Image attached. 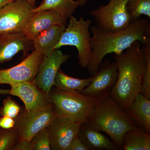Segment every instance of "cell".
Returning <instances> with one entry per match:
<instances>
[{
  "label": "cell",
  "mask_w": 150,
  "mask_h": 150,
  "mask_svg": "<svg viewBox=\"0 0 150 150\" xmlns=\"http://www.w3.org/2000/svg\"><path fill=\"white\" fill-rule=\"evenodd\" d=\"M91 56L86 69L91 76L97 71L105 56L113 53L118 54L139 41L144 45L150 42V22L147 19L132 20L127 27L115 31L100 29L96 25L90 28Z\"/></svg>",
  "instance_id": "1"
},
{
  "label": "cell",
  "mask_w": 150,
  "mask_h": 150,
  "mask_svg": "<svg viewBox=\"0 0 150 150\" xmlns=\"http://www.w3.org/2000/svg\"><path fill=\"white\" fill-rule=\"evenodd\" d=\"M114 54L118 77L110 94L126 110L142 93L146 64L144 53L140 42L136 41L121 54Z\"/></svg>",
  "instance_id": "2"
},
{
  "label": "cell",
  "mask_w": 150,
  "mask_h": 150,
  "mask_svg": "<svg viewBox=\"0 0 150 150\" xmlns=\"http://www.w3.org/2000/svg\"><path fill=\"white\" fill-rule=\"evenodd\" d=\"M86 123L107 134L119 146H123L126 132L137 128L126 110L118 105L110 93L98 98Z\"/></svg>",
  "instance_id": "3"
},
{
  "label": "cell",
  "mask_w": 150,
  "mask_h": 150,
  "mask_svg": "<svg viewBox=\"0 0 150 150\" xmlns=\"http://www.w3.org/2000/svg\"><path fill=\"white\" fill-rule=\"evenodd\" d=\"M49 96L58 117L81 124L86 123L97 101L81 92H66L57 88L51 90Z\"/></svg>",
  "instance_id": "4"
},
{
  "label": "cell",
  "mask_w": 150,
  "mask_h": 150,
  "mask_svg": "<svg viewBox=\"0 0 150 150\" xmlns=\"http://www.w3.org/2000/svg\"><path fill=\"white\" fill-rule=\"evenodd\" d=\"M67 28H65L55 50L64 46H74L77 49L79 64L87 68L91 56V20H85L81 16L79 20L71 16L69 18Z\"/></svg>",
  "instance_id": "5"
},
{
  "label": "cell",
  "mask_w": 150,
  "mask_h": 150,
  "mask_svg": "<svg viewBox=\"0 0 150 150\" xmlns=\"http://www.w3.org/2000/svg\"><path fill=\"white\" fill-rule=\"evenodd\" d=\"M129 0H110L105 6L90 11L97 23V26L102 30L115 31L126 28L132 20L127 10Z\"/></svg>",
  "instance_id": "6"
},
{
  "label": "cell",
  "mask_w": 150,
  "mask_h": 150,
  "mask_svg": "<svg viewBox=\"0 0 150 150\" xmlns=\"http://www.w3.org/2000/svg\"><path fill=\"white\" fill-rule=\"evenodd\" d=\"M57 117L53 105L38 110H25L15 118L18 140L30 141L33 137L47 128Z\"/></svg>",
  "instance_id": "7"
},
{
  "label": "cell",
  "mask_w": 150,
  "mask_h": 150,
  "mask_svg": "<svg viewBox=\"0 0 150 150\" xmlns=\"http://www.w3.org/2000/svg\"><path fill=\"white\" fill-rule=\"evenodd\" d=\"M34 8L28 0H13L0 8V33H22Z\"/></svg>",
  "instance_id": "8"
},
{
  "label": "cell",
  "mask_w": 150,
  "mask_h": 150,
  "mask_svg": "<svg viewBox=\"0 0 150 150\" xmlns=\"http://www.w3.org/2000/svg\"><path fill=\"white\" fill-rule=\"evenodd\" d=\"M43 56L33 50L21 63L8 69L0 70V84L12 86L34 82Z\"/></svg>",
  "instance_id": "9"
},
{
  "label": "cell",
  "mask_w": 150,
  "mask_h": 150,
  "mask_svg": "<svg viewBox=\"0 0 150 150\" xmlns=\"http://www.w3.org/2000/svg\"><path fill=\"white\" fill-rule=\"evenodd\" d=\"M117 77L116 63L106 60L101 62L97 71L92 76L90 83L81 93L98 99L110 93Z\"/></svg>",
  "instance_id": "10"
},
{
  "label": "cell",
  "mask_w": 150,
  "mask_h": 150,
  "mask_svg": "<svg viewBox=\"0 0 150 150\" xmlns=\"http://www.w3.org/2000/svg\"><path fill=\"white\" fill-rule=\"evenodd\" d=\"M81 125L67 118L56 117L46 128L51 150H69L73 140L79 137Z\"/></svg>",
  "instance_id": "11"
},
{
  "label": "cell",
  "mask_w": 150,
  "mask_h": 150,
  "mask_svg": "<svg viewBox=\"0 0 150 150\" xmlns=\"http://www.w3.org/2000/svg\"><path fill=\"white\" fill-rule=\"evenodd\" d=\"M69 57V55L64 54L59 49L54 50L49 56H43L34 81L35 84L50 94L58 71Z\"/></svg>",
  "instance_id": "12"
},
{
  "label": "cell",
  "mask_w": 150,
  "mask_h": 150,
  "mask_svg": "<svg viewBox=\"0 0 150 150\" xmlns=\"http://www.w3.org/2000/svg\"><path fill=\"white\" fill-rule=\"evenodd\" d=\"M11 86L10 95L21 100L27 111L41 109L53 105L49 95L39 88L34 82L21 83Z\"/></svg>",
  "instance_id": "13"
},
{
  "label": "cell",
  "mask_w": 150,
  "mask_h": 150,
  "mask_svg": "<svg viewBox=\"0 0 150 150\" xmlns=\"http://www.w3.org/2000/svg\"><path fill=\"white\" fill-rule=\"evenodd\" d=\"M67 19L53 10L34 13L25 27L23 33L31 40L40 33L55 25L66 26Z\"/></svg>",
  "instance_id": "14"
},
{
  "label": "cell",
  "mask_w": 150,
  "mask_h": 150,
  "mask_svg": "<svg viewBox=\"0 0 150 150\" xmlns=\"http://www.w3.org/2000/svg\"><path fill=\"white\" fill-rule=\"evenodd\" d=\"M33 47L32 41L23 33H0V64L10 61L20 51L26 55Z\"/></svg>",
  "instance_id": "15"
},
{
  "label": "cell",
  "mask_w": 150,
  "mask_h": 150,
  "mask_svg": "<svg viewBox=\"0 0 150 150\" xmlns=\"http://www.w3.org/2000/svg\"><path fill=\"white\" fill-rule=\"evenodd\" d=\"M65 28L64 25H55L40 33L32 40L34 50L44 56H49L55 50Z\"/></svg>",
  "instance_id": "16"
},
{
  "label": "cell",
  "mask_w": 150,
  "mask_h": 150,
  "mask_svg": "<svg viewBox=\"0 0 150 150\" xmlns=\"http://www.w3.org/2000/svg\"><path fill=\"white\" fill-rule=\"evenodd\" d=\"M79 137L91 149H117L118 146L112 140L86 123L81 126Z\"/></svg>",
  "instance_id": "17"
},
{
  "label": "cell",
  "mask_w": 150,
  "mask_h": 150,
  "mask_svg": "<svg viewBox=\"0 0 150 150\" xmlns=\"http://www.w3.org/2000/svg\"><path fill=\"white\" fill-rule=\"evenodd\" d=\"M126 111L139 126L144 128L147 133H150V98L142 93L139 94Z\"/></svg>",
  "instance_id": "18"
},
{
  "label": "cell",
  "mask_w": 150,
  "mask_h": 150,
  "mask_svg": "<svg viewBox=\"0 0 150 150\" xmlns=\"http://www.w3.org/2000/svg\"><path fill=\"white\" fill-rule=\"evenodd\" d=\"M87 0H43L40 5L34 8L33 13L45 10H53L59 13L64 18L69 19L80 6H84Z\"/></svg>",
  "instance_id": "19"
},
{
  "label": "cell",
  "mask_w": 150,
  "mask_h": 150,
  "mask_svg": "<svg viewBox=\"0 0 150 150\" xmlns=\"http://www.w3.org/2000/svg\"><path fill=\"white\" fill-rule=\"evenodd\" d=\"M91 78L79 79L69 76L59 69L56 74L54 86L62 91L69 93H81L90 83Z\"/></svg>",
  "instance_id": "20"
},
{
  "label": "cell",
  "mask_w": 150,
  "mask_h": 150,
  "mask_svg": "<svg viewBox=\"0 0 150 150\" xmlns=\"http://www.w3.org/2000/svg\"><path fill=\"white\" fill-rule=\"evenodd\" d=\"M125 150H150V136L137 128L127 131L123 139Z\"/></svg>",
  "instance_id": "21"
},
{
  "label": "cell",
  "mask_w": 150,
  "mask_h": 150,
  "mask_svg": "<svg viewBox=\"0 0 150 150\" xmlns=\"http://www.w3.org/2000/svg\"><path fill=\"white\" fill-rule=\"evenodd\" d=\"M127 8L131 20L139 18L142 15L150 18V0H129Z\"/></svg>",
  "instance_id": "22"
},
{
  "label": "cell",
  "mask_w": 150,
  "mask_h": 150,
  "mask_svg": "<svg viewBox=\"0 0 150 150\" xmlns=\"http://www.w3.org/2000/svg\"><path fill=\"white\" fill-rule=\"evenodd\" d=\"M18 140L15 126L10 129L0 128V150H12Z\"/></svg>",
  "instance_id": "23"
},
{
  "label": "cell",
  "mask_w": 150,
  "mask_h": 150,
  "mask_svg": "<svg viewBox=\"0 0 150 150\" xmlns=\"http://www.w3.org/2000/svg\"><path fill=\"white\" fill-rule=\"evenodd\" d=\"M30 142L32 150H51L50 137L46 128L38 132Z\"/></svg>",
  "instance_id": "24"
},
{
  "label": "cell",
  "mask_w": 150,
  "mask_h": 150,
  "mask_svg": "<svg viewBox=\"0 0 150 150\" xmlns=\"http://www.w3.org/2000/svg\"><path fill=\"white\" fill-rule=\"evenodd\" d=\"M143 47L146 59V64L142 93L146 97L150 98V42L146 43Z\"/></svg>",
  "instance_id": "25"
},
{
  "label": "cell",
  "mask_w": 150,
  "mask_h": 150,
  "mask_svg": "<svg viewBox=\"0 0 150 150\" xmlns=\"http://www.w3.org/2000/svg\"><path fill=\"white\" fill-rule=\"evenodd\" d=\"M21 112V107L10 96L4 100L0 108V116H7L16 118Z\"/></svg>",
  "instance_id": "26"
},
{
  "label": "cell",
  "mask_w": 150,
  "mask_h": 150,
  "mask_svg": "<svg viewBox=\"0 0 150 150\" xmlns=\"http://www.w3.org/2000/svg\"><path fill=\"white\" fill-rule=\"evenodd\" d=\"M16 119L7 116H0V128L10 129L15 126Z\"/></svg>",
  "instance_id": "27"
},
{
  "label": "cell",
  "mask_w": 150,
  "mask_h": 150,
  "mask_svg": "<svg viewBox=\"0 0 150 150\" xmlns=\"http://www.w3.org/2000/svg\"><path fill=\"white\" fill-rule=\"evenodd\" d=\"M79 137H76L71 143L69 150H89Z\"/></svg>",
  "instance_id": "28"
},
{
  "label": "cell",
  "mask_w": 150,
  "mask_h": 150,
  "mask_svg": "<svg viewBox=\"0 0 150 150\" xmlns=\"http://www.w3.org/2000/svg\"><path fill=\"white\" fill-rule=\"evenodd\" d=\"M12 150H32L30 141L26 140H18Z\"/></svg>",
  "instance_id": "29"
},
{
  "label": "cell",
  "mask_w": 150,
  "mask_h": 150,
  "mask_svg": "<svg viewBox=\"0 0 150 150\" xmlns=\"http://www.w3.org/2000/svg\"><path fill=\"white\" fill-rule=\"evenodd\" d=\"M13 0H0V8Z\"/></svg>",
  "instance_id": "30"
},
{
  "label": "cell",
  "mask_w": 150,
  "mask_h": 150,
  "mask_svg": "<svg viewBox=\"0 0 150 150\" xmlns=\"http://www.w3.org/2000/svg\"><path fill=\"white\" fill-rule=\"evenodd\" d=\"M10 90L3 89L0 88V95H10Z\"/></svg>",
  "instance_id": "31"
},
{
  "label": "cell",
  "mask_w": 150,
  "mask_h": 150,
  "mask_svg": "<svg viewBox=\"0 0 150 150\" xmlns=\"http://www.w3.org/2000/svg\"><path fill=\"white\" fill-rule=\"evenodd\" d=\"M29 4L31 5L32 6L35 7V3H36V0H28Z\"/></svg>",
  "instance_id": "32"
}]
</instances>
